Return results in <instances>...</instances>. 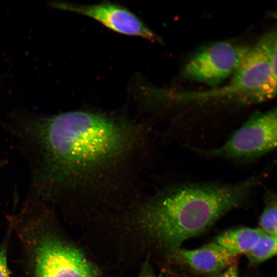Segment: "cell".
<instances>
[{
	"mask_svg": "<svg viewBox=\"0 0 277 277\" xmlns=\"http://www.w3.org/2000/svg\"><path fill=\"white\" fill-rule=\"evenodd\" d=\"M4 129L26 162L27 196L52 207L113 185L143 140L141 127L82 110L55 114L15 111Z\"/></svg>",
	"mask_w": 277,
	"mask_h": 277,
	"instance_id": "6da1fadb",
	"label": "cell"
},
{
	"mask_svg": "<svg viewBox=\"0 0 277 277\" xmlns=\"http://www.w3.org/2000/svg\"><path fill=\"white\" fill-rule=\"evenodd\" d=\"M265 176L260 173L233 183H186L159 192L144 207L142 221L158 242L175 254L229 211L244 205Z\"/></svg>",
	"mask_w": 277,
	"mask_h": 277,
	"instance_id": "7a4b0ae2",
	"label": "cell"
},
{
	"mask_svg": "<svg viewBox=\"0 0 277 277\" xmlns=\"http://www.w3.org/2000/svg\"><path fill=\"white\" fill-rule=\"evenodd\" d=\"M23 205L14 217L25 226L21 235L31 277H95L93 267L82 252L51 227L53 208L38 202Z\"/></svg>",
	"mask_w": 277,
	"mask_h": 277,
	"instance_id": "3957f363",
	"label": "cell"
},
{
	"mask_svg": "<svg viewBox=\"0 0 277 277\" xmlns=\"http://www.w3.org/2000/svg\"><path fill=\"white\" fill-rule=\"evenodd\" d=\"M276 35L263 36L245 56L230 83L218 94L260 102L276 93Z\"/></svg>",
	"mask_w": 277,
	"mask_h": 277,
	"instance_id": "277c9868",
	"label": "cell"
},
{
	"mask_svg": "<svg viewBox=\"0 0 277 277\" xmlns=\"http://www.w3.org/2000/svg\"><path fill=\"white\" fill-rule=\"evenodd\" d=\"M276 141L277 114L273 108L252 114L219 147L193 150L207 157L248 162L273 151Z\"/></svg>",
	"mask_w": 277,
	"mask_h": 277,
	"instance_id": "5b68a950",
	"label": "cell"
},
{
	"mask_svg": "<svg viewBox=\"0 0 277 277\" xmlns=\"http://www.w3.org/2000/svg\"><path fill=\"white\" fill-rule=\"evenodd\" d=\"M250 49L229 42L214 43L192 56L185 65L183 74L191 80L217 85L234 73Z\"/></svg>",
	"mask_w": 277,
	"mask_h": 277,
	"instance_id": "8992f818",
	"label": "cell"
},
{
	"mask_svg": "<svg viewBox=\"0 0 277 277\" xmlns=\"http://www.w3.org/2000/svg\"><path fill=\"white\" fill-rule=\"evenodd\" d=\"M55 8L78 13L99 22L109 29L125 35L143 37L151 41L159 38L138 17L125 7L109 2L93 5L51 2Z\"/></svg>",
	"mask_w": 277,
	"mask_h": 277,
	"instance_id": "52a82bcc",
	"label": "cell"
},
{
	"mask_svg": "<svg viewBox=\"0 0 277 277\" xmlns=\"http://www.w3.org/2000/svg\"><path fill=\"white\" fill-rule=\"evenodd\" d=\"M175 254L191 269L206 276L221 274L237 257L215 241L194 249L180 248Z\"/></svg>",
	"mask_w": 277,
	"mask_h": 277,
	"instance_id": "ba28073f",
	"label": "cell"
},
{
	"mask_svg": "<svg viewBox=\"0 0 277 277\" xmlns=\"http://www.w3.org/2000/svg\"><path fill=\"white\" fill-rule=\"evenodd\" d=\"M264 233L259 227H241L220 234L214 241L238 256L248 252Z\"/></svg>",
	"mask_w": 277,
	"mask_h": 277,
	"instance_id": "9c48e42d",
	"label": "cell"
},
{
	"mask_svg": "<svg viewBox=\"0 0 277 277\" xmlns=\"http://www.w3.org/2000/svg\"><path fill=\"white\" fill-rule=\"evenodd\" d=\"M276 194L272 190L264 195V207L259 220L260 228L266 234L276 237Z\"/></svg>",
	"mask_w": 277,
	"mask_h": 277,
	"instance_id": "30bf717a",
	"label": "cell"
},
{
	"mask_svg": "<svg viewBox=\"0 0 277 277\" xmlns=\"http://www.w3.org/2000/svg\"><path fill=\"white\" fill-rule=\"evenodd\" d=\"M276 252V237L264 233L245 255L252 266L257 265L274 256Z\"/></svg>",
	"mask_w": 277,
	"mask_h": 277,
	"instance_id": "8fae6325",
	"label": "cell"
},
{
	"mask_svg": "<svg viewBox=\"0 0 277 277\" xmlns=\"http://www.w3.org/2000/svg\"><path fill=\"white\" fill-rule=\"evenodd\" d=\"M13 224L10 220L9 226L2 242L0 243V277H10L8 265L7 252Z\"/></svg>",
	"mask_w": 277,
	"mask_h": 277,
	"instance_id": "7c38bea8",
	"label": "cell"
},
{
	"mask_svg": "<svg viewBox=\"0 0 277 277\" xmlns=\"http://www.w3.org/2000/svg\"><path fill=\"white\" fill-rule=\"evenodd\" d=\"M216 277H239L237 262H234Z\"/></svg>",
	"mask_w": 277,
	"mask_h": 277,
	"instance_id": "4fadbf2b",
	"label": "cell"
},
{
	"mask_svg": "<svg viewBox=\"0 0 277 277\" xmlns=\"http://www.w3.org/2000/svg\"><path fill=\"white\" fill-rule=\"evenodd\" d=\"M138 277H155L153 270L148 261L143 264Z\"/></svg>",
	"mask_w": 277,
	"mask_h": 277,
	"instance_id": "5bb4252c",
	"label": "cell"
},
{
	"mask_svg": "<svg viewBox=\"0 0 277 277\" xmlns=\"http://www.w3.org/2000/svg\"><path fill=\"white\" fill-rule=\"evenodd\" d=\"M7 160L5 159H0V170L7 164Z\"/></svg>",
	"mask_w": 277,
	"mask_h": 277,
	"instance_id": "9a60e30c",
	"label": "cell"
},
{
	"mask_svg": "<svg viewBox=\"0 0 277 277\" xmlns=\"http://www.w3.org/2000/svg\"><path fill=\"white\" fill-rule=\"evenodd\" d=\"M0 123H1V120H0Z\"/></svg>",
	"mask_w": 277,
	"mask_h": 277,
	"instance_id": "2e32d148",
	"label": "cell"
}]
</instances>
